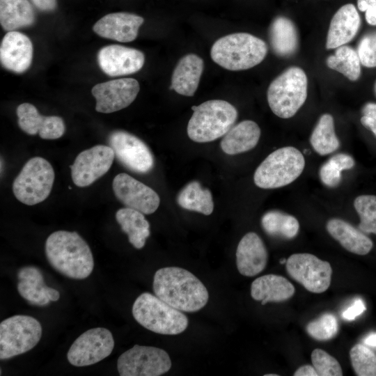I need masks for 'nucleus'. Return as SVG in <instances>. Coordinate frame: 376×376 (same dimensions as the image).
Listing matches in <instances>:
<instances>
[{
    "mask_svg": "<svg viewBox=\"0 0 376 376\" xmlns=\"http://www.w3.org/2000/svg\"><path fill=\"white\" fill-rule=\"evenodd\" d=\"M154 293L164 301L182 312H196L208 301L204 284L191 272L178 267L159 269L153 278Z\"/></svg>",
    "mask_w": 376,
    "mask_h": 376,
    "instance_id": "1",
    "label": "nucleus"
},
{
    "mask_svg": "<svg viewBox=\"0 0 376 376\" xmlns=\"http://www.w3.org/2000/svg\"><path fill=\"white\" fill-rule=\"evenodd\" d=\"M45 254L51 266L61 274L72 279H84L94 267L91 250L77 233L58 230L45 242Z\"/></svg>",
    "mask_w": 376,
    "mask_h": 376,
    "instance_id": "2",
    "label": "nucleus"
},
{
    "mask_svg": "<svg viewBox=\"0 0 376 376\" xmlns=\"http://www.w3.org/2000/svg\"><path fill=\"white\" fill-rule=\"evenodd\" d=\"M267 45L248 33H235L220 38L210 50L212 59L232 71L244 70L260 63L267 53Z\"/></svg>",
    "mask_w": 376,
    "mask_h": 376,
    "instance_id": "3",
    "label": "nucleus"
},
{
    "mask_svg": "<svg viewBox=\"0 0 376 376\" xmlns=\"http://www.w3.org/2000/svg\"><path fill=\"white\" fill-rule=\"evenodd\" d=\"M191 109L187 131L189 139L198 143L210 142L224 136L237 118L236 108L222 100H208Z\"/></svg>",
    "mask_w": 376,
    "mask_h": 376,
    "instance_id": "4",
    "label": "nucleus"
},
{
    "mask_svg": "<svg viewBox=\"0 0 376 376\" xmlns=\"http://www.w3.org/2000/svg\"><path fill=\"white\" fill-rule=\"evenodd\" d=\"M132 313L139 324L159 334H181L189 324V320L182 311L149 292H143L136 299Z\"/></svg>",
    "mask_w": 376,
    "mask_h": 376,
    "instance_id": "5",
    "label": "nucleus"
},
{
    "mask_svg": "<svg viewBox=\"0 0 376 376\" xmlns=\"http://www.w3.org/2000/svg\"><path fill=\"white\" fill-rule=\"evenodd\" d=\"M307 77L296 66L290 67L275 78L267 89V102L272 111L281 118L296 114L307 97Z\"/></svg>",
    "mask_w": 376,
    "mask_h": 376,
    "instance_id": "6",
    "label": "nucleus"
},
{
    "mask_svg": "<svg viewBox=\"0 0 376 376\" xmlns=\"http://www.w3.org/2000/svg\"><path fill=\"white\" fill-rule=\"evenodd\" d=\"M305 159L296 148L287 146L270 153L258 166L255 185L262 189H276L295 181L302 173Z\"/></svg>",
    "mask_w": 376,
    "mask_h": 376,
    "instance_id": "7",
    "label": "nucleus"
},
{
    "mask_svg": "<svg viewBox=\"0 0 376 376\" xmlns=\"http://www.w3.org/2000/svg\"><path fill=\"white\" fill-rule=\"evenodd\" d=\"M54 171L45 159L35 157L29 159L13 182L16 198L27 205L44 201L51 193Z\"/></svg>",
    "mask_w": 376,
    "mask_h": 376,
    "instance_id": "8",
    "label": "nucleus"
},
{
    "mask_svg": "<svg viewBox=\"0 0 376 376\" xmlns=\"http://www.w3.org/2000/svg\"><path fill=\"white\" fill-rule=\"evenodd\" d=\"M42 327L36 318L16 315L0 323V359H10L33 348L42 336Z\"/></svg>",
    "mask_w": 376,
    "mask_h": 376,
    "instance_id": "9",
    "label": "nucleus"
},
{
    "mask_svg": "<svg viewBox=\"0 0 376 376\" xmlns=\"http://www.w3.org/2000/svg\"><path fill=\"white\" fill-rule=\"evenodd\" d=\"M171 368L169 354L152 346L135 345L118 359L120 376H159Z\"/></svg>",
    "mask_w": 376,
    "mask_h": 376,
    "instance_id": "10",
    "label": "nucleus"
},
{
    "mask_svg": "<svg viewBox=\"0 0 376 376\" xmlns=\"http://www.w3.org/2000/svg\"><path fill=\"white\" fill-rule=\"evenodd\" d=\"M289 276L308 291L322 293L330 286L332 268L329 262L307 253H295L287 260Z\"/></svg>",
    "mask_w": 376,
    "mask_h": 376,
    "instance_id": "11",
    "label": "nucleus"
},
{
    "mask_svg": "<svg viewBox=\"0 0 376 376\" xmlns=\"http://www.w3.org/2000/svg\"><path fill=\"white\" fill-rule=\"evenodd\" d=\"M114 347L111 332L96 327L81 334L72 344L67 358L70 364L83 367L95 364L109 357Z\"/></svg>",
    "mask_w": 376,
    "mask_h": 376,
    "instance_id": "12",
    "label": "nucleus"
},
{
    "mask_svg": "<svg viewBox=\"0 0 376 376\" xmlns=\"http://www.w3.org/2000/svg\"><path fill=\"white\" fill-rule=\"evenodd\" d=\"M108 141L116 157L129 170L146 173L152 169L153 155L139 137L126 131L116 130L109 134Z\"/></svg>",
    "mask_w": 376,
    "mask_h": 376,
    "instance_id": "13",
    "label": "nucleus"
},
{
    "mask_svg": "<svg viewBox=\"0 0 376 376\" xmlns=\"http://www.w3.org/2000/svg\"><path fill=\"white\" fill-rule=\"evenodd\" d=\"M114 157L112 148L105 145L81 152L70 166L73 182L79 187L91 185L109 170Z\"/></svg>",
    "mask_w": 376,
    "mask_h": 376,
    "instance_id": "14",
    "label": "nucleus"
},
{
    "mask_svg": "<svg viewBox=\"0 0 376 376\" xmlns=\"http://www.w3.org/2000/svg\"><path fill=\"white\" fill-rule=\"evenodd\" d=\"M139 84L133 78H122L97 84L91 93L96 100L95 110L110 113L126 108L136 99Z\"/></svg>",
    "mask_w": 376,
    "mask_h": 376,
    "instance_id": "15",
    "label": "nucleus"
},
{
    "mask_svg": "<svg viewBox=\"0 0 376 376\" xmlns=\"http://www.w3.org/2000/svg\"><path fill=\"white\" fill-rule=\"evenodd\" d=\"M112 187L116 197L125 207L143 214H152L159 205V197L152 188L127 173L116 175Z\"/></svg>",
    "mask_w": 376,
    "mask_h": 376,
    "instance_id": "16",
    "label": "nucleus"
},
{
    "mask_svg": "<svg viewBox=\"0 0 376 376\" xmlns=\"http://www.w3.org/2000/svg\"><path fill=\"white\" fill-rule=\"evenodd\" d=\"M97 57L101 70L110 77L135 73L142 68L145 61L142 52L119 45L101 48Z\"/></svg>",
    "mask_w": 376,
    "mask_h": 376,
    "instance_id": "17",
    "label": "nucleus"
},
{
    "mask_svg": "<svg viewBox=\"0 0 376 376\" xmlns=\"http://www.w3.org/2000/svg\"><path fill=\"white\" fill-rule=\"evenodd\" d=\"M18 125L29 135L38 134L43 139H56L61 137L65 130L62 118L57 116H45L30 103H22L17 108Z\"/></svg>",
    "mask_w": 376,
    "mask_h": 376,
    "instance_id": "18",
    "label": "nucleus"
},
{
    "mask_svg": "<svg viewBox=\"0 0 376 376\" xmlns=\"http://www.w3.org/2000/svg\"><path fill=\"white\" fill-rule=\"evenodd\" d=\"M33 45L28 36L16 31H8L0 46V61L7 70L23 73L31 66Z\"/></svg>",
    "mask_w": 376,
    "mask_h": 376,
    "instance_id": "19",
    "label": "nucleus"
},
{
    "mask_svg": "<svg viewBox=\"0 0 376 376\" xmlns=\"http://www.w3.org/2000/svg\"><path fill=\"white\" fill-rule=\"evenodd\" d=\"M144 19L130 13H109L100 19L93 26V31L100 36L121 42L134 40Z\"/></svg>",
    "mask_w": 376,
    "mask_h": 376,
    "instance_id": "20",
    "label": "nucleus"
},
{
    "mask_svg": "<svg viewBox=\"0 0 376 376\" xmlns=\"http://www.w3.org/2000/svg\"><path fill=\"white\" fill-rule=\"evenodd\" d=\"M267 260L266 246L259 235L253 232L244 235L236 250V265L239 272L245 276H254L264 270Z\"/></svg>",
    "mask_w": 376,
    "mask_h": 376,
    "instance_id": "21",
    "label": "nucleus"
},
{
    "mask_svg": "<svg viewBox=\"0 0 376 376\" xmlns=\"http://www.w3.org/2000/svg\"><path fill=\"white\" fill-rule=\"evenodd\" d=\"M361 26V18L352 3L341 6L331 18L328 29L326 47L336 49L350 42Z\"/></svg>",
    "mask_w": 376,
    "mask_h": 376,
    "instance_id": "22",
    "label": "nucleus"
},
{
    "mask_svg": "<svg viewBox=\"0 0 376 376\" xmlns=\"http://www.w3.org/2000/svg\"><path fill=\"white\" fill-rule=\"evenodd\" d=\"M203 68V61L198 55L184 56L173 72L171 88L180 95L193 96L198 88Z\"/></svg>",
    "mask_w": 376,
    "mask_h": 376,
    "instance_id": "23",
    "label": "nucleus"
},
{
    "mask_svg": "<svg viewBox=\"0 0 376 376\" xmlns=\"http://www.w3.org/2000/svg\"><path fill=\"white\" fill-rule=\"evenodd\" d=\"M295 292L294 285L285 277L266 274L256 279L251 285V295L262 305L267 302H281L291 298Z\"/></svg>",
    "mask_w": 376,
    "mask_h": 376,
    "instance_id": "24",
    "label": "nucleus"
},
{
    "mask_svg": "<svg viewBox=\"0 0 376 376\" xmlns=\"http://www.w3.org/2000/svg\"><path fill=\"white\" fill-rule=\"evenodd\" d=\"M326 228L334 239L351 253L366 255L373 246L372 240L363 232L341 219H329Z\"/></svg>",
    "mask_w": 376,
    "mask_h": 376,
    "instance_id": "25",
    "label": "nucleus"
},
{
    "mask_svg": "<svg viewBox=\"0 0 376 376\" xmlns=\"http://www.w3.org/2000/svg\"><path fill=\"white\" fill-rule=\"evenodd\" d=\"M260 129L253 120H246L233 125L221 141L222 150L228 155H236L253 149L260 139Z\"/></svg>",
    "mask_w": 376,
    "mask_h": 376,
    "instance_id": "26",
    "label": "nucleus"
},
{
    "mask_svg": "<svg viewBox=\"0 0 376 376\" xmlns=\"http://www.w3.org/2000/svg\"><path fill=\"white\" fill-rule=\"evenodd\" d=\"M269 36L272 49L279 56H290L298 49L299 37L296 26L284 16H278L272 21Z\"/></svg>",
    "mask_w": 376,
    "mask_h": 376,
    "instance_id": "27",
    "label": "nucleus"
},
{
    "mask_svg": "<svg viewBox=\"0 0 376 376\" xmlns=\"http://www.w3.org/2000/svg\"><path fill=\"white\" fill-rule=\"evenodd\" d=\"M35 20L34 10L28 0H0V23L8 32L30 26Z\"/></svg>",
    "mask_w": 376,
    "mask_h": 376,
    "instance_id": "28",
    "label": "nucleus"
},
{
    "mask_svg": "<svg viewBox=\"0 0 376 376\" xmlns=\"http://www.w3.org/2000/svg\"><path fill=\"white\" fill-rule=\"evenodd\" d=\"M116 219L127 235L130 243L137 249H142L150 233L149 222L143 214L125 207L116 212Z\"/></svg>",
    "mask_w": 376,
    "mask_h": 376,
    "instance_id": "29",
    "label": "nucleus"
},
{
    "mask_svg": "<svg viewBox=\"0 0 376 376\" xmlns=\"http://www.w3.org/2000/svg\"><path fill=\"white\" fill-rule=\"evenodd\" d=\"M19 295L32 304L45 306L51 301L45 290L43 276L39 269L32 266L22 267L17 274Z\"/></svg>",
    "mask_w": 376,
    "mask_h": 376,
    "instance_id": "30",
    "label": "nucleus"
},
{
    "mask_svg": "<svg viewBox=\"0 0 376 376\" xmlns=\"http://www.w3.org/2000/svg\"><path fill=\"white\" fill-rule=\"evenodd\" d=\"M177 203L182 208L210 215L214 210L211 191L197 181L187 184L178 194Z\"/></svg>",
    "mask_w": 376,
    "mask_h": 376,
    "instance_id": "31",
    "label": "nucleus"
},
{
    "mask_svg": "<svg viewBox=\"0 0 376 376\" xmlns=\"http://www.w3.org/2000/svg\"><path fill=\"white\" fill-rule=\"evenodd\" d=\"M261 225L267 235L288 240L295 237L299 230L296 217L279 210H270L264 214Z\"/></svg>",
    "mask_w": 376,
    "mask_h": 376,
    "instance_id": "32",
    "label": "nucleus"
},
{
    "mask_svg": "<svg viewBox=\"0 0 376 376\" xmlns=\"http://www.w3.org/2000/svg\"><path fill=\"white\" fill-rule=\"evenodd\" d=\"M314 150L320 155H326L336 151L340 141L335 133L332 116L324 113L320 116L310 138Z\"/></svg>",
    "mask_w": 376,
    "mask_h": 376,
    "instance_id": "33",
    "label": "nucleus"
},
{
    "mask_svg": "<svg viewBox=\"0 0 376 376\" xmlns=\"http://www.w3.org/2000/svg\"><path fill=\"white\" fill-rule=\"evenodd\" d=\"M327 65L351 81L357 80L361 75V61L358 53L350 46L336 48L334 54L327 57Z\"/></svg>",
    "mask_w": 376,
    "mask_h": 376,
    "instance_id": "34",
    "label": "nucleus"
},
{
    "mask_svg": "<svg viewBox=\"0 0 376 376\" xmlns=\"http://www.w3.org/2000/svg\"><path fill=\"white\" fill-rule=\"evenodd\" d=\"M354 164V159L347 154L333 155L321 166L319 171L320 180L326 186L335 187L340 182L342 171L351 169Z\"/></svg>",
    "mask_w": 376,
    "mask_h": 376,
    "instance_id": "35",
    "label": "nucleus"
},
{
    "mask_svg": "<svg viewBox=\"0 0 376 376\" xmlns=\"http://www.w3.org/2000/svg\"><path fill=\"white\" fill-rule=\"evenodd\" d=\"M354 207L360 218L359 230L376 235V196H359L354 199Z\"/></svg>",
    "mask_w": 376,
    "mask_h": 376,
    "instance_id": "36",
    "label": "nucleus"
},
{
    "mask_svg": "<svg viewBox=\"0 0 376 376\" xmlns=\"http://www.w3.org/2000/svg\"><path fill=\"white\" fill-rule=\"evenodd\" d=\"M354 373L358 376H376V354L368 347L354 345L350 351Z\"/></svg>",
    "mask_w": 376,
    "mask_h": 376,
    "instance_id": "37",
    "label": "nucleus"
},
{
    "mask_svg": "<svg viewBox=\"0 0 376 376\" xmlns=\"http://www.w3.org/2000/svg\"><path fill=\"white\" fill-rule=\"evenodd\" d=\"M339 330L336 317L330 313L322 314L318 318L309 322L306 331L317 340H329L334 338Z\"/></svg>",
    "mask_w": 376,
    "mask_h": 376,
    "instance_id": "38",
    "label": "nucleus"
},
{
    "mask_svg": "<svg viewBox=\"0 0 376 376\" xmlns=\"http://www.w3.org/2000/svg\"><path fill=\"white\" fill-rule=\"evenodd\" d=\"M311 359L318 376H342L343 370L339 362L322 349L313 350Z\"/></svg>",
    "mask_w": 376,
    "mask_h": 376,
    "instance_id": "39",
    "label": "nucleus"
},
{
    "mask_svg": "<svg viewBox=\"0 0 376 376\" xmlns=\"http://www.w3.org/2000/svg\"><path fill=\"white\" fill-rule=\"evenodd\" d=\"M357 52L363 66L376 67V31L365 35L360 40Z\"/></svg>",
    "mask_w": 376,
    "mask_h": 376,
    "instance_id": "40",
    "label": "nucleus"
},
{
    "mask_svg": "<svg viewBox=\"0 0 376 376\" xmlns=\"http://www.w3.org/2000/svg\"><path fill=\"white\" fill-rule=\"evenodd\" d=\"M361 124L376 136V103L368 102L362 108Z\"/></svg>",
    "mask_w": 376,
    "mask_h": 376,
    "instance_id": "41",
    "label": "nucleus"
},
{
    "mask_svg": "<svg viewBox=\"0 0 376 376\" xmlns=\"http://www.w3.org/2000/svg\"><path fill=\"white\" fill-rule=\"evenodd\" d=\"M359 10L366 12V22L370 25H376V0H357Z\"/></svg>",
    "mask_w": 376,
    "mask_h": 376,
    "instance_id": "42",
    "label": "nucleus"
},
{
    "mask_svg": "<svg viewBox=\"0 0 376 376\" xmlns=\"http://www.w3.org/2000/svg\"><path fill=\"white\" fill-rule=\"evenodd\" d=\"M366 310L363 300L360 298L356 299L354 302L343 313L342 317L347 320H353Z\"/></svg>",
    "mask_w": 376,
    "mask_h": 376,
    "instance_id": "43",
    "label": "nucleus"
},
{
    "mask_svg": "<svg viewBox=\"0 0 376 376\" xmlns=\"http://www.w3.org/2000/svg\"><path fill=\"white\" fill-rule=\"evenodd\" d=\"M33 6L39 10L43 12H51L57 7L56 0H31Z\"/></svg>",
    "mask_w": 376,
    "mask_h": 376,
    "instance_id": "44",
    "label": "nucleus"
},
{
    "mask_svg": "<svg viewBox=\"0 0 376 376\" xmlns=\"http://www.w3.org/2000/svg\"><path fill=\"white\" fill-rule=\"evenodd\" d=\"M294 376H318L313 366L304 365L300 366L293 374Z\"/></svg>",
    "mask_w": 376,
    "mask_h": 376,
    "instance_id": "45",
    "label": "nucleus"
},
{
    "mask_svg": "<svg viewBox=\"0 0 376 376\" xmlns=\"http://www.w3.org/2000/svg\"><path fill=\"white\" fill-rule=\"evenodd\" d=\"M45 290L50 301H56L58 300L60 293L58 290L47 285L45 286Z\"/></svg>",
    "mask_w": 376,
    "mask_h": 376,
    "instance_id": "46",
    "label": "nucleus"
},
{
    "mask_svg": "<svg viewBox=\"0 0 376 376\" xmlns=\"http://www.w3.org/2000/svg\"><path fill=\"white\" fill-rule=\"evenodd\" d=\"M366 345L371 347H376V333L369 334L363 340Z\"/></svg>",
    "mask_w": 376,
    "mask_h": 376,
    "instance_id": "47",
    "label": "nucleus"
},
{
    "mask_svg": "<svg viewBox=\"0 0 376 376\" xmlns=\"http://www.w3.org/2000/svg\"><path fill=\"white\" fill-rule=\"evenodd\" d=\"M286 261H287L286 259L283 258V259H281V260H280V263H281V264H283V263H286Z\"/></svg>",
    "mask_w": 376,
    "mask_h": 376,
    "instance_id": "48",
    "label": "nucleus"
},
{
    "mask_svg": "<svg viewBox=\"0 0 376 376\" xmlns=\"http://www.w3.org/2000/svg\"><path fill=\"white\" fill-rule=\"evenodd\" d=\"M277 374H265V376H278Z\"/></svg>",
    "mask_w": 376,
    "mask_h": 376,
    "instance_id": "49",
    "label": "nucleus"
},
{
    "mask_svg": "<svg viewBox=\"0 0 376 376\" xmlns=\"http://www.w3.org/2000/svg\"><path fill=\"white\" fill-rule=\"evenodd\" d=\"M374 91H375V94L376 95V81H375V86H374Z\"/></svg>",
    "mask_w": 376,
    "mask_h": 376,
    "instance_id": "50",
    "label": "nucleus"
}]
</instances>
